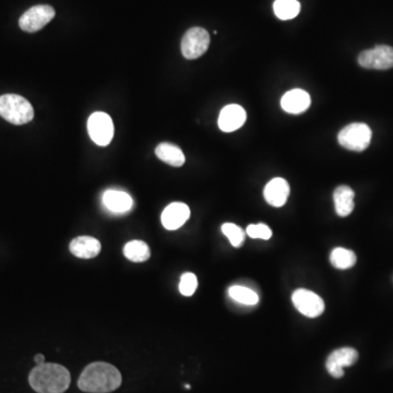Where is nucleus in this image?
<instances>
[{"instance_id": "nucleus-3", "label": "nucleus", "mask_w": 393, "mask_h": 393, "mask_svg": "<svg viewBox=\"0 0 393 393\" xmlns=\"http://www.w3.org/2000/svg\"><path fill=\"white\" fill-rule=\"evenodd\" d=\"M0 116L13 125H25L34 119V109L21 95H4L0 97Z\"/></svg>"}, {"instance_id": "nucleus-15", "label": "nucleus", "mask_w": 393, "mask_h": 393, "mask_svg": "<svg viewBox=\"0 0 393 393\" xmlns=\"http://www.w3.org/2000/svg\"><path fill=\"white\" fill-rule=\"evenodd\" d=\"M71 251L78 258H95L101 251V243L95 237H77L71 243Z\"/></svg>"}, {"instance_id": "nucleus-13", "label": "nucleus", "mask_w": 393, "mask_h": 393, "mask_svg": "<svg viewBox=\"0 0 393 393\" xmlns=\"http://www.w3.org/2000/svg\"><path fill=\"white\" fill-rule=\"evenodd\" d=\"M263 195H265V201L272 207H283L290 195V185L285 179H280V177L273 179L267 183Z\"/></svg>"}, {"instance_id": "nucleus-27", "label": "nucleus", "mask_w": 393, "mask_h": 393, "mask_svg": "<svg viewBox=\"0 0 393 393\" xmlns=\"http://www.w3.org/2000/svg\"><path fill=\"white\" fill-rule=\"evenodd\" d=\"M185 388H186V389H191V386H189V385H186V386H185Z\"/></svg>"}, {"instance_id": "nucleus-9", "label": "nucleus", "mask_w": 393, "mask_h": 393, "mask_svg": "<svg viewBox=\"0 0 393 393\" xmlns=\"http://www.w3.org/2000/svg\"><path fill=\"white\" fill-rule=\"evenodd\" d=\"M295 308L308 318H317L325 311V302L319 295L306 289H299L292 295Z\"/></svg>"}, {"instance_id": "nucleus-24", "label": "nucleus", "mask_w": 393, "mask_h": 393, "mask_svg": "<svg viewBox=\"0 0 393 393\" xmlns=\"http://www.w3.org/2000/svg\"><path fill=\"white\" fill-rule=\"evenodd\" d=\"M198 286V280L193 273L187 272L181 275V282H179V292L183 296H191L195 294V290Z\"/></svg>"}, {"instance_id": "nucleus-20", "label": "nucleus", "mask_w": 393, "mask_h": 393, "mask_svg": "<svg viewBox=\"0 0 393 393\" xmlns=\"http://www.w3.org/2000/svg\"><path fill=\"white\" fill-rule=\"evenodd\" d=\"M123 255L133 262H145L151 256V251L145 241H131L123 247Z\"/></svg>"}, {"instance_id": "nucleus-23", "label": "nucleus", "mask_w": 393, "mask_h": 393, "mask_svg": "<svg viewBox=\"0 0 393 393\" xmlns=\"http://www.w3.org/2000/svg\"><path fill=\"white\" fill-rule=\"evenodd\" d=\"M222 232L229 239L231 244L235 248H239L244 244L245 238H246L245 231L238 225L233 224V223H225L222 225Z\"/></svg>"}, {"instance_id": "nucleus-25", "label": "nucleus", "mask_w": 393, "mask_h": 393, "mask_svg": "<svg viewBox=\"0 0 393 393\" xmlns=\"http://www.w3.org/2000/svg\"><path fill=\"white\" fill-rule=\"evenodd\" d=\"M246 233L251 238L265 239V241H268L272 236V231H271L270 227L268 225L262 224V223L249 225L247 227Z\"/></svg>"}, {"instance_id": "nucleus-10", "label": "nucleus", "mask_w": 393, "mask_h": 393, "mask_svg": "<svg viewBox=\"0 0 393 393\" xmlns=\"http://www.w3.org/2000/svg\"><path fill=\"white\" fill-rule=\"evenodd\" d=\"M358 360V353L355 349L342 348L333 351L327 358L326 368L329 374L334 378L344 376V367L354 365Z\"/></svg>"}, {"instance_id": "nucleus-16", "label": "nucleus", "mask_w": 393, "mask_h": 393, "mask_svg": "<svg viewBox=\"0 0 393 393\" xmlns=\"http://www.w3.org/2000/svg\"><path fill=\"white\" fill-rule=\"evenodd\" d=\"M103 203L107 210L113 213H125L128 212L133 207V198L128 193L121 191H105L103 195Z\"/></svg>"}, {"instance_id": "nucleus-12", "label": "nucleus", "mask_w": 393, "mask_h": 393, "mask_svg": "<svg viewBox=\"0 0 393 393\" xmlns=\"http://www.w3.org/2000/svg\"><path fill=\"white\" fill-rule=\"evenodd\" d=\"M191 217L189 207L183 202H174L167 205L162 213V224L169 231H175L183 226Z\"/></svg>"}, {"instance_id": "nucleus-5", "label": "nucleus", "mask_w": 393, "mask_h": 393, "mask_svg": "<svg viewBox=\"0 0 393 393\" xmlns=\"http://www.w3.org/2000/svg\"><path fill=\"white\" fill-rule=\"evenodd\" d=\"M210 34L203 28H191L181 40V54L187 59H197L209 49Z\"/></svg>"}, {"instance_id": "nucleus-7", "label": "nucleus", "mask_w": 393, "mask_h": 393, "mask_svg": "<svg viewBox=\"0 0 393 393\" xmlns=\"http://www.w3.org/2000/svg\"><path fill=\"white\" fill-rule=\"evenodd\" d=\"M55 15V9L52 6H34L21 16L19 20V25L23 31L28 32V33H34V32L40 31L45 25H49Z\"/></svg>"}, {"instance_id": "nucleus-21", "label": "nucleus", "mask_w": 393, "mask_h": 393, "mask_svg": "<svg viewBox=\"0 0 393 393\" xmlns=\"http://www.w3.org/2000/svg\"><path fill=\"white\" fill-rule=\"evenodd\" d=\"M356 255L354 251L349 250V249L339 247L331 251V265L339 270H348V269L352 268L356 263Z\"/></svg>"}, {"instance_id": "nucleus-18", "label": "nucleus", "mask_w": 393, "mask_h": 393, "mask_svg": "<svg viewBox=\"0 0 393 393\" xmlns=\"http://www.w3.org/2000/svg\"><path fill=\"white\" fill-rule=\"evenodd\" d=\"M155 155L161 161L165 162L167 164L171 165V167H181L186 162V157H185L181 147L173 145V143H159L155 147Z\"/></svg>"}, {"instance_id": "nucleus-26", "label": "nucleus", "mask_w": 393, "mask_h": 393, "mask_svg": "<svg viewBox=\"0 0 393 393\" xmlns=\"http://www.w3.org/2000/svg\"><path fill=\"white\" fill-rule=\"evenodd\" d=\"M34 362L37 365H42L45 363V356L43 354H37L34 356Z\"/></svg>"}, {"instance_id": "nucleus-1", "label": "nucleus", "mask_w": 393, "mask_h": 393, "mask_svg": "<svg viewBox=\"0 0 393 393\" xmlns=\"http://www.w3.org/2000/svg\"><path fill=\"white\" fill-rule=\"evenodd\" d=\"M121 373L109 363H92L85 367L78 381L80 390L89 393L113 392L121 387Z\"/></svg>"}, {"instance_id": "nucleus-19", "label": "nucleus", "mask_w": 393, "mask_h": 393, "mask_svg": "<svg viewBox=\"0 0 393 393\" xmlns=\"http://www.w3.org/2000/svg\"><path fill=\"white\" fill-rule=\"evenodd\" d=\"M229 295L235 303L244 306H256L259 303V295L245 285H233L229 289Z\"/></svg>"}, {"instance_id": "nucleus-8", "label": "nucleus", "mask_w": 393, "mask_h": 393, "mask_svg": "<svg viewBox=\"0 0 393 393\" xmlns=\"http://www.w3.org/2000/svg\"><path fill=\"white\" fill-rule=\"evenodd\" d=\"M358 64L367 69L387 71L393 68V47L379 45L362 52L358 56Z\"/></svg>"}, {"instance_id": "nucleus-2", "label": "nucleus", "mask_w": 393, "mask_h": 393, "mask_svg": "<svg viewBox=\"0 0 393 393\" xmlns=\"http://www.w3.org/2000/svg\"><path fill=\"white\" fill-rule=\"evenodd\" d=\"M71 381V373L66 367L52 363L37 365L29 376L30 386L37 393H64Z\"/></svg>"}, {"instance_id": "nucleus-14", "label": "nucleus", "mask_w": 393, "mask_h": 393, "mask_svg": "<svg viewBox=\"0 0 393 393\" xmlns=\"http://www.w3.org/2000/svg\"><path fill=\"white\" fill-rule=\"evenodd\" d=\"M281 107L286 113L302 114L310 107V97L304 90H291L283 95Z\"/></svg>"}, {"instance_id": "nucleus-22", "label": "nucleus", "mask_w": 393, "mask_h": 393, "mask_svg": "<svg viewBox=\"0 0 393 393\" xmlns=\"http://www.w3.org/2000/svg\"><path fill=\"white\" fill-rule=\"evenodd\" d=\"M273 10L279 19H294L301 11V4L297 0H275Z\"/></svg>"}, {"instance_id": "nucleus-4", "label": "nucleus", "mask_w": 393, "mask_h": 393, "mask_svg": "<svg viewBox=\"0 0 393 393\" xmlns=\"http://www.w3.org/2000/svg\"><path fill=\"white\" fill-rule=\"evenodd\" d=\"M338 141L345 149L362 152L370 145L372 131L366 123H350L339 133Z\"/></svg>"}, {"instance_id": "nucleus-6", "label": "nucleus", "mask_w": 393, "mask_h": 393, "mask_svg": "<svg viewBox=\"0 0 393 393\" xmlns=\"http://www.w3.org/2000/svg\"><path fill=\"white\" fill-rule=\"evenodd\" d=\"M87 131L92 141L99 147H107L114 137V123L109 115L103 111H95L87 121Z\"/></svg>"}, {"instance_id": "nucleus-17", "label": "nucleus", "mask_w": 393, "mask_h": 393, "mask_svg": "<svg viewBox=\"0 0 393 393\" xmlns=\"http://www.w3.org/2000/svg\"><path fill=\"white\" fill-rule=\"evenodd\" d=\"M355 193L351 187L339 186L333 193L335 212L339 217H349L354 210Z\"/></svg>"}, {"instance_id": "nucleus-11", "label": "nucleus", "mask_w": 393, "mask_h": 393, "mask_svg": "<svg viewBox=\"0 0 393 393\" xmlns=\"http://www.w3.org/2000/svg\"><path fill=\"white\" fill-rule=\"evenodd\" d=\"M246 119V111L241 105L229 104L219 113L217 123L219 129L224 133H233L244 125Z\"/></svg>"}]
</instances>
